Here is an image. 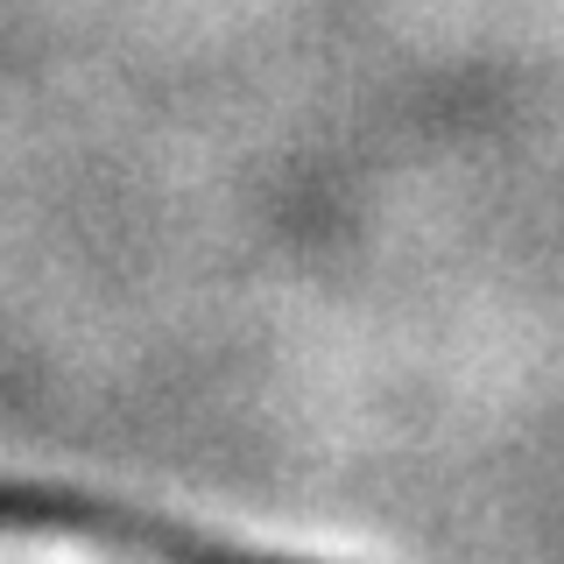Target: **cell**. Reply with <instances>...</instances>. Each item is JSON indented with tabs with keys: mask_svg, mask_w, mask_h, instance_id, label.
Listing matches in <instances>:
<instances>
[{
	"mask_svg": "<svg viewBox=\"0 0 564 564\" xmlns=\"http://www.w3.org/2000/svg\"><path fill=\"white\" fill-rule=\"evenodd\" d=\"M0 536H78V543H106V551H134L149 564H311V557L234 551V543H212L198 529L128 501H99V494H70V487H22V480H0Z\"/></svg>",
	"mask_w": 564,
	"mask_h": 564,
	"instance_id": "obj_1",
	"label": "cell"
}]
</instances>
